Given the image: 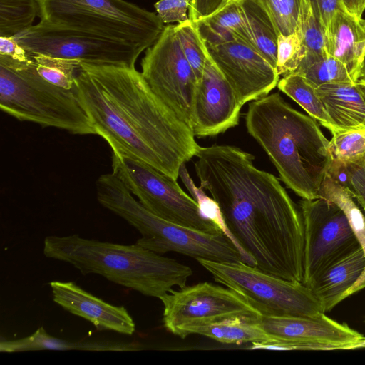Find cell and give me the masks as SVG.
Masks as SVG:
<instances>
[{
  "instance_id": "obj_23",
  "label": "cell",
  "mask_w": 365,
  "mask_h": 365,
  "mask_svg": "<svg viewBox=\"0 0 365 365\" xmlns=\"http://www.w3.org/2000/svg\"><path fill=\"white\" fill-rule=\"evenodd\" d=\"M258 317L232 318L210 325L192 328L187 331L186 335L200 334L220 343L230 344L263 343L272 340L259 326Z\"/></svg>"
},
{
  "instance_id": "obj_20",
  "label": "cell",
  "mask_w": 365,
  "mask_h": 365,
  "mask_svg": "<svg viewBox=\"0 0 365 365\" xmlns=\"http://www.w3.org/2000/svg\"><path fill=\"white\" fill-rule=\"evenodd\" d=\"M38 350H83L96 351H127L139 350L133 343L113 341H71L49 335L43 327L32 334L19 339L5 340L0 343L1 352L14 353Z\"/></svg>"
},
{
  "instance_id": "obj_16",
  "label": "cell",
  "mask_w": 365,
  "mask_h": 365,
  "mask_svg": "<svg viewBox=\"0 0 365 365\" xmlns=\"http://www.w3.org/2000/svg\"><path fill=\"white\" fill-rule=\"evenodd\" d=\"M53 301L67 312L90 322L98 331L132 335L135 322L123 306H115L82 289L73 282L49 283Z\"/></svg>"
},
{
  "instance_id": "obj_22",
  "label": "cell",
  "mask_w": 365,
  "mask_h": 365,
  "mask_svg": "<svg viewBox=\"0 0 365 365\" xmlns=\"http://www.w3.org/2000/svg\"><path fill=\"white\" fill-rule=\"evenodd\" d=\"M253 47L276 69L279 33L260 0H237Z\"/></svg>"
},
{
  "instance_id": "obj_30",
  "label": "cell",
  "mask_w": 365,
  "mask_h": 365,
  "mask_svg": "<svg viewBox=\"0 0 365 365\" xmlns=\"http://www.w3.org/2000/svg\"><path fill=\"white\" fill-rule=\"evenodd\" d=\"M175 30L182 52L199 81L207 58V51L195 22L189 19L179 23L175 25Z\"/></svg>"
},
{
  "instance_id": "obj_4",
  "label": "cell",
  "mask_w": 365,
  "mask_h": 365,
  "mask_svg": "<svg viewBox=\"0 0 365 365\" xmlns=\"http://www.w3.org/2000/svg\"><path fill=\"white\" fill-rule=\"evenodd\" d=\"M43 254L68 263L83 274H96L143 295L160 298L183 287L192 269L138 244L101 242L74 234L50 235L43 241Z\"/></svg>"
},
{
  "instance_id": "obj_9",
  "label": "cell",
  "mask_w": 365,
  "mask_h": 365,
  "mask_svg": "<svg viewBox=\"0 0 365 365\" xmlns=\"http://www.w3.org/2000/svg\"><path fill=\"white\" fill-rule=\"evenodd\" d=\"M111 150L113 173L148 211L201 232H224L202 214L198 203L182 190L176 180L127 153Z\"/></svg>"
},
{
  "instance_id": "obj_25",
  "label": "cell",
  "mask_w": 365,
  "mask_h": 365,
  "mask_svg": "<svg viewBox=\"0 0 365 365\" xmlns=\"http://www.w3.org/2000/svg\"><path fill=\"white\" fill-rule=\"evenodd\" d=\"M319 197L331 200L345 210L365 254V215L349 190L327 173L322 183ZM364 288H365V270L356 284L349 291V296Z\"/></svg>"
},
{
  "instance_id": "obj_39",
  "label": "cell",
  "mask_w": 365,
  "mask_h": 365,
  "mask_svg": "<svg viewBox=\"0 0 365 365\" xmlns=\"http://www.w3.org/2000/svg\"><path fill=\"white\" fill-rule=\"evenodd\" d=\"M229 0H191L189 18L193 21L205 19L224 7Z\"/></svg>"
},
{
  "instance_id": "obj_2",
  "label": "cell",
  "mask_w": 365,
  "mask_h": 365,
  "mask_svg": "<svg viewBox=\"0 0 365 365\" xmlns=\"http://www.w3.org/2000/svg\"><path fill=\"white\" fill-rule=\"evenodd\" d=\"M75 92L96 135L176 180L200 146L135 66L81 63Z\"/></svg>"
},
{
  "instance_id": "obj_28",
  "label": "cell",
  "mask_w": 365,
  "mask_h": 365,
  "mask_svg": "<svg viewBox=\"0 0 365 365\" xmlns=\"http://www.w3.org/2000/svg\"><path fill=\"white\" fill-rule=\"evenodd\" d=\"M30 54L29 64L44 81L68 90H75L80 63L43 54Z\"/></svg>"
},
{
  "instance_id": "obj_44",
  "label": "cell",
  "mask_w": 365,
  "mask_h": 365,
  "mask_svg": "<svg viewBox=\"0 0 365 365\" xmlns=\"http://www.w3.org/2000/svg\"><path fill=\"white\" fill-rule=\"evenodd\" d=\"M230 1V0H229Z\"/></svg>"
},
{
  "instance_id": "obj_19",
  "label": "cell",
  "mask_w": 365,
  "mask_h": 365,
  "mask_svg": "<svg viewBox=\"0 0 365 365\" xmlns=\"http://www.w3.org/2000/svg\"><path fill=\"white\" fill-rule=\"evenodd\" d=\"M365 270V254L357 250L326 270L309 287L321 303L324 312H329L349 297Z\"/></svg>"
},
{
  "instance_id": "obj_41",
  "label": "cell",
  "mask_w": 365,
  "mask_h": 365,
  "mask_svg": "<svg viewBox=\"0 0 365 365\" xmlns=\"http://www.w3.org/2000/svg\"><path fill=\"white\" fill-rule=\"evenodd\" d=\"M359 80H365V58L363 61Z\"/></svg>"
},
{
  "instance_id": "obj_32",
  "label": "cell",
  "mask_w": 365,
  "mask_h": 365,
  "mask_svg": "<svg viewBox=\"0 0 365 365\" xmlns=\"http://www.w3.org/2000/svg\"><path fill=\"white\" fill-rule=\"evenodd\" d=\"M307 53V49L297 29L289 35L279 34L276 66L278 75L284 76L294 72Z\"/></svg>"
},
{
  "instance_id": "obj_7",
  "label": "cell",
  "mask_w": 365,
  "mask_h": 365,
  "mask_svg": "<svg viewBox=\"0 0 365 365\" xmlns=\"http://www.w3.org/2000/svg\"><path fill=\"white\" fill-rule=\"evenodd\" d=\"M38 16L144 50L165 28L157 14L125 0H39Z\"/></svg>"
},
{
  "instance_id": "obj_3",
  "label": "cell",
  "mask_w": 365,
  "mask_h": 365,
  "mask_svg": "<svg viewBox=\"0 0 365 365\" xmlns=\"http://www.w3.org/2000/svg\"><path fill=\"white\" fill-rule=\"evenodd\" d=\"M245 125L286 186L303 199L317 198L332 158L317 120L274 93L249 104Z\"/></svg>"
},
{
  "instance_id": "obj_10",
  "label": "cell",
  "mask_w": 365,
  "mask_h": 365,
  "mask_svg": "<svg viewBox=\"0 0 365 365\" xmlns=\"http://www.w3.org/2000/svg\"><path fill=\"white\" fill-rule=\"evenodd\" d=\"M300 210L304 226L302 284L309 288L330 267L362 248L345 210L319 197L303 199Z\"/></svg>"
},
{
  "instance_id": "obj_35",
  "label": "cell",
  "mask_w": 365,
  "mask_h": 365,
  "mask_svg": "<svg viewBox=\"0 0 365 365\" xmlns=\"http://www.w3.org/2000/svg\"><path fill=\"white\" fill-rule=\"evenodd\" d=\"M250 349L269 350H345L346 346L325 343H303L282 339H272L263 343H252Z\"/></svg>"
},
{
  "instance_id": "obj_33",
  "label": "cell",
  "mask_w": 365,
  "mask_h": 365,
  "mask_svg": "<svg viewBox=\"0 0 365 365\" xmlns=\"http://www.w3.org/2000/svg\"><path fill=\"white\" fill-rule=\"evenodd\" d=\"M279 34L289 35L297 26L301 0H260Z\"/></svg>"
},
{
  "instance_id": "obj_42",
  "label": "cell",
  "mask_w": 365,
  "mask_h": 365,
  "mask_svg": "<svg viewBox=\"0 0 365 365\" xmlns=\"http://www.w3.org/2000/svg\"><path fill=\"white\" fill-rule=\"evenodd\" d=\"M357 83L365 96V80H359Z\"/></svg>"
},
{
  "instance_id": "obj_12",
  "label": "cell",
  "mask_w": 365,
  "mask_h": 365,
  "mask_svg": "<svg viewBox=\"0 0 365 365\" xmlns=\"http://www.w3.org/2000/svg\"><path fill=\"white\" fill-rule=\"evenodd\" d=\"M141 73L155 94L192 129L197 78L185 56L175 25L165 26L141 61Z\"/></svg>"
},
{
  "instance_id": "obj_5",
  "label": "cell",
  "mask_w": 365,
  "mask_h": 365,
  "mask_svg": "<svg viewBox=\"0 0 365 365\" xmlns=\"http://www.w3.org/2000/svg\"><path fill=\"white\" fill-rule=\"evenodd\" d=\"M96 189L98 202L135 228L141 235L136 244L147 250L158 254L175 252L220 263L243 262L240 251L224 232L207 233L155 215L113 173L100 175Z\"/></svg>"
},
{
  "instance_id": "obj_15",
  "label": "cell",
  "mask_w": 365,
  "mask_h": 365,
  "mask_svg": "<svg viewBox=\"0 0 365 365\" xmlns=\"http://www.w3.org/2000/svg\"><path fill=\"white\" fill-rule=\"evenodd\" d=\"M242 107L234 89L207 53L194 98L192 123L194 135L215 136L236 126Z\"/></svg>"
},
{
  "instance_id": "obj_18",
  "label": "cell",
  "mask_w": 365,
  "mask_h": 365,
  "mask_svg": "<svg viewBox=\"0 0 365 365\" xmlns=\"http://www.w3.org/2000/svg\"><path fill=\"white\" fill-rule=\"evenodd\" d=\"M317 88L338 130L365 128V96L356 83H329Z\"/></svg>"
},
{
  "instance_id": "obj_13",
  "label": "cell",
  "mask_w": 365,
  "mask_h": 365,
  "mask_svg": "<svg viewBox=\"0 0 365 365\" xmlns=\"http://www.w3.org/2000/svg\"><path fill=\"white\" fill-rule=\"evenodd\" d=\"M159 299L164 307L165 328L182 339L192 328L235 317L260 316L237 292L207 282L173 289Z\"/></svg>"
},
{
  "instance_id": "obj_1",
  "label": "cell",
  "mask_w": 365,
  "mask_h": 365,
  "mask_svg": "<svg viewBox=\"0 0 365 365\" xmlns=\"http://www.w3.org/2000/svg\"><path fill=\"white\" fill-rule=\"evenodd\" d=\"M195 156L200 187L217 204L243 262L302 282L303 217L279 180L257 168L255 157L235 146H199Z\"/></svg>"
},
{
  "instance_id": "obj_27",
  "label": "cell",
  "mask_w": 365,
  "mask_h": 365,
  "mask_svg": "<svg viewBox=\"0 0 365 365\" xmlns=\"http://www.w3.org/2000/svg\"><path fill=\"white\" fill-rule=\"evenodd\" d=\"M38 15L39 0H0V36L25 31Z\"/></svg>"
},
{
  "instance_id": "obj_38",
  "label": "cell",
  "mask_w": 365,
  "mask_h": 365,
  "mask_svg": "<svg viewBox=\"0 0 365 365\" xmlns=\"http://www.w3.org/2000/svg\"><path fill=\"white\" fill-rule=\"evenodd\" d=\"M314 11L324 31H327L334 14L345 11L341 0H310Z\"/></svg>"
},
{
  "instance_id": "obj_17",
  "label": "cell",
  "mask_w": 365,
  "mask_h": 365,
  "mask_svg": "<svg viewBox=\"0 0 365 365\" xmlns=\"http://www.w3.org/2000/svg\"><path fill=\"white\" fill-rule=\"evenodd\" d=\"M327 53L340 61L357 82L365 58V29L360 21L338 11L325 33Z\"/></svg>"
},
{
  "instance_id": "obj_37",
  "label": "cell",
  "mask_w": 365,
  "mask_h": 365,
  "mask_svg": "<svg viewBox=\"0 0 365 365\" xmlns=\"http://www.w3.org/2000/svg\"><path fill=\"white\" fill-rule=\"evenodd\" d=\"M30 54L14 37L0 36V61L8 63L26 62Z\"/></svg>"
},
{
  "instance_id": "obj_34",
  "label": "cell",
  "mask_w": 365,
  "mask_h": 365,
  "mask_svg": "<svg viewBox=\"0 0 365 365\" xmlns=\"http://www.w3.org/2000/svg\"><path fill=\"white\" fill-rule=\"evenodd\" d=\"M345 172L344 186L349 190L365 215V158L345 164Z\"/></svg>"
},
{
  "instance_id": "obj_40",
  "label": "cell",
  "mask_w": 365,
  "mask_h": 365,
  "mask_svg": "<svg viewBox=\"0 0 365 365\" xmlns=\"http://www.w3.org/2000/svg\"><path fill=\"white\" fill-rule=\"evenodd\" d=\"M345 11L358 21L365 11V0H341Z\"/></svg>"
},
{
  "instance_id": "obj_36",
  "label": "cell",
  "mask_w": 365,
  "mask_h": 365,
  "mask_svg": "<svg viewBox=\"0 0 365 365\" xmlns=\"http://www.w3.org/2000/svg\"><path fill=\"white\" fill-rule=\"evenodd\" d=\"M190 4L191 0H159L154 7L164 24L181 23L190 19L187 11Z\"/></svg>"
},
{
  "instance_id": "obj_31",
  "label": "cell",
  "mask_w": 365,
  "mask_h": 365,
  "mask_svg": "<svg viewBox=\"0 0 365 365\" xmlns=\"http://www.w3.org/2000/svg\"><path fill=\"white\" fill-rule=\"evenodd\" d=\"M297 29L299 31L307 51L328 53L324 31L317 17L310 0H301Z\"/></svg>"
},
{
  "instance_id": "obj_14",
  "label": "cell",
  "mask_w": 365,
  "mask_h": 365,
  "mask_svg": "<svg viewBox=\"0 0 365 365\" xmlns=\"http://www.w3.org/2000/svg\"><path fill=\"white\" fill-rule=\"evenodd\" d=\"M205 48L242 106L267 96L277 86V70L250 45L235 40Z\"/></svg>"
},
{
  "instance_id": "obj_21",
  "label": "cell",
  "mask_w": 365,
  "mask_h": 365,
  "mask_svg": "<svg viewBox=\"0 0 365 365\" xmlns=\"http://www.w3.org/2000/svg\"><path fill=\"white\" fill-rule=\"evenodd\" d=\"M195 22L205 46L238 40L253 47L237 0H230L212 15Z\"/></svg>"
},
{
  "instance_id": "obj_29",
  "label": "cell",
  "mask_w": 365,
  "mask_h": 365,
  "mask_svg": "<svg viewBox=\"0 0 365 365\" xmlns=\"http://www.w3.org/2000/svg\"><path fill=\"white\" fill-rule=\"evenodd\" d=\"M332 135L329 140L332 161L346 164L365 158V128L339 130Z\"/></svg>"
},
{
  "instance_id": "obj_6",
  "label": "cell",
  "mask_w": 365,
  "mask_h": 365,
  "mask_svg": "<svg viewBox=\"0 0 365 365\" xmlns=\"http://www.w3.org/2000/svg\"><path fill=\"white\" fill-rule=\"evenodd\" d=\"M30 58V57H29ZM0 62V108L21 121L77 135H96L75 90L51 84L29 64Z\"/></svg>"
},
{
  "instance_id": "obj_8",
  "label": "cell",
  "mask_w": 365,
  "mask_h": 365,
  "mask_svg": "<svg viewBox=\"0 0 365 365\" xmlns=\"http://www.w3.org/2000/svg\"><path fill=\"white\" fill-rule=\"evenodd\" d=\"M214 279L244 298L261 316L314 317L325 314L313 292L242 261L220 263L196 259Z\"/></svg>"
},
{
  "instance_id": "obj_24",
  "label": "cell",
  "mask_w": 365,
  "mask_h": 365,
  "mask_svg": "<svg viewBox=\"0 0 365 365\" xmlns=\"http://www.w3.org/2000/svg\"><path fill=\"white\" fill-rule=\"evenodd\" d=\"M277 87L331 134L339 131L327 114L317 88L307 79L300 75L290 73L279 80Z\"/></svg>"
},
{
  "instance_id": "obj_43",
  "label": "cell",
  "mask_w": 365,
  "mask_h": 365,
  "mask_svg": "<svg viewBox=\"0 0 365 365\" xmlns=\"http://www.w3.org/2000/svg\"><path fill=\"white\" fill-rule=\"evenodd\" d=\"M361 25L363 26V27L365 29V19H362L361 21H360Z\"/></svg>"
},
{
  "instance_id": "obj_11",
  "label": "cell",
  "mask_w": 365,
  "mask_h": 365,
  "mask_svg": "<svg viewBox=\"0 0 365 365\" xmlns=\"http://www.w3.org/2000/svg\"><path fill=\"white\" fill-rule=\"evenodd\" d=\"M14 38L29 53L94 65L134 67L145 51L92 33L41 21Z\"/></svg>"
},
{
  "instance_id": "obj_26",
  "label": "cell",
  "mask_w": 365,
  "mask_h": 365,
  "mask_svg": "<svg viewBox=\"0 0 365 365\" xmlns=\"http://www.w3.org/2000/svg\"><path fill=\"white\" fill-rule=\"evenodd\" d=\"M300 75L317 87L329 83H356L346 68L329 53L307 51L297 70Z\"/></svg>"
}]
</instances>
